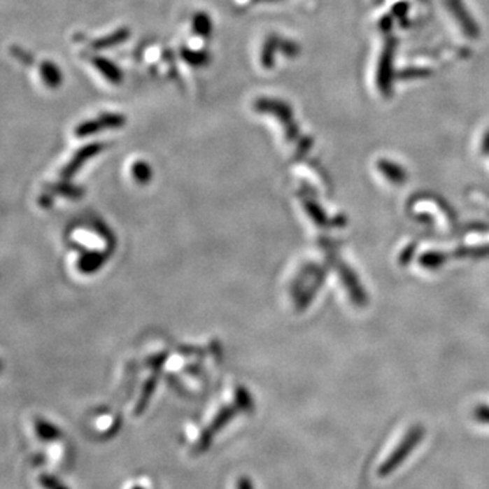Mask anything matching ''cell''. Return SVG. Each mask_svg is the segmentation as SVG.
I'll list each match as a JSON object with an SVG mask.
<instances>
[{"label":"cell","mask_w":489,"mask_h":489,"mask_svg":"<svg viewBox=\"0 0 489 489\" xmlns=\"http://www.w3.org/2000/svg\"><path fill=\"white\" fill-rule=\"evenodd\" d=\"M131 489H146V488H144V487H141V486H134V487H132V488H131Z\"/></svg>","instance_id":"cell-6"},{"label":"cell","mask_w":489,"mask_h":489,"mask_svg":"<svg viewBox=\"0 0 489 489\" xmlns=\"http://www.w3.org/2000/svg\"><path fill=\"white\" fill-rule=\"evenodd\" d=\"M474 418L480 423L489 424V406H480L474 411Z\"/></svg>","instance_id":"cell-4"},{"label":"cell","mask_w":489,"mask_h":489,"mask_svg":"<svg viewBox=\"0 0 489 489\" xmlns=\"http://www.w3.org/2000/svg\"><path fill=\"white\" fill-rule=\"evenodd\" d=\"M36 430H37V434H38L40 439L47 441V442L57 441L62 437L60 431L56 427L50 425L49 423H45V421H38L37 425H36Z\"/></svg>","instance_id":"cell-2"},{"label":"cell","mask_w":489,"mask_h":489,"mask_svg":"<svg viewBox=\"0 0 489 489\" xmlns=\"http://www.w3.org/2000/svg\"><path fill=\"white\" fill-rule=\"evenodd\" d=\"M235 489H255V486H253V481L250 477L241 476V477H238V480L235 483Z\"/></svg>","instance_id":"cell-5"},{"label":"cell","mask_w":489,"mask_h":489,"mask_svg":"<svg viewBox=\"0 0 489 489\" xmlns=\"http://www.w3.org/2000/svg\"><path fill=\"white\" fill-rule=\"evenodd\" d=\"M38 483L44 489H70L69 486H66L64 483H62V480L52 474V473H43L38 477Z\"/></svg>","instance_id":"cell-3"},{"label":"cell","mask_w":489,"mask_h":489,"mask_svg":"<svg viewBox=\"0 0 489 489\" xmlns=\"http://www.w3.org/2000/svg\"><path fill=\"white\" fill-rule=\"evenodd\" d=\"M423 437H424V431L421 427L412 428L406 434L404 441L397 446L395 451L379 465L378 470H376V474L382 479L393 474L397 469L402 465L408 460V457L415 451L418 444L421 442Z\"/></svg>","instance_id":"cell-1"}]
</instances>
